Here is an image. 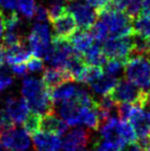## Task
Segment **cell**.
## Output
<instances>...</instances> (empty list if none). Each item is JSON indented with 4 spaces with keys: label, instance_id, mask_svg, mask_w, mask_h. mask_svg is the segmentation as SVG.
I'll return each mask as SVG.
<instances>
[{
    "label": "cell",
    "instance_id": "obj_24",
    "mask_svg": "<svg viewBox=\"0 0 150 151\" xmlns=\"http://www.w3.org/2000/svg\"><path fill=\"white\" fill-rule=\"evenodd\" d=\"M103 75H104L103 67L88 65L85 70L83 71V73H82L81 77H80L79 82L90 86V83H93V82H95L96 80H98L99 78H101Z\"/></svg>",
    "mask_w": 150,
    "mask_h": 151
},
{
    "label": "cell",
    "instance_id": "obj_34",
    "mask_svg": "<svg viewBox=\"0 0 150 151\" xmlns=\"http://www.w3.org/2000/svg\"><path fill=\"white\" fill-rule=\"evenodd\" d=\"M142 3H143V0H131V2L128 3V7L126 8L124 12L131 19L135 20V19H137L141 14Z\"/></svg>",
    "mask_w": 150,
    "mask_h": 151
},
{
    "label": "cell",
    "instance_id": "obj_52",
    "mask_svg": "<svg viewBox=\"0 0 150 151\" xmlns=\"http://www.w3.org/2000/svg\"><path fill=\"white\" fill-rule=\"evenodd\" d=\"M85 151H97V150H94V149H90V150H85Z\"/></svg>",
    "mask_w": 150,
    "mask_h": 151
},
{
    "label": "cell",
    "instance_id": "obj_41",
    "mask_svg": "<svg viewBox=\"0 0 150 151\" xmlns=\"http://www.w3.org/2000/svg\"><path fill=\"white\" fill-rule=\"evenodd\" d=\"M17 0H0V9L2 12L7 10L8 12H16Z\"/></svg>",
    "mask_w": 150,
    "mask_h": 151
},
{
    "label": "cell",
    "instance_id": "obj_53",
    "mask_svg": "<svg viewBox=\"0 0 150 151\" xmlns=\"http://www.w3.org/2000/svg\"><path fill=\"white\" fill-rule=\"evenodd\" d=\"M148 151H150V147H149V148H148Z\"/></svg>",
    "mask_w": 150,
    "mask_h": 151
},
{
    "label": "cell",
    "instance_id": "obj_37",
    "mask_svg": "<svg viewBox=\"0 0 150 151\" xmlns=\"http://www.w3.org/2000/svg\"><path fill=\"white\" fill-rule=\"evenodd\" d=\"M14 127V121L10 119L8 114L4 109H0V133L5 129H8L10 127Z\"/></svg>",
    "mask_w": 150,
    "mask_h": 151
},
{
    "label": "cell",
    "instance_id": "obj_46",
    "mask_svg": "<svg viewBox=\"0 0 150 151\" xmlns=\"http://www.w3.org/2000/svg\"><path fill=\"white\" fill-rule=\"evenodd\" d=\"M4 61H5V48L2 44H0V68L3 67Z\"/></svg>",
    "mask_w": 150,
    "mask_h": 151
},
{
    "label": "cell",
    "instance_id": "obj_9",
    "mask_svg": "<svg viewBox=\"0 0 150 151\" xmlns=\"http://www.w3.org/2000/svg\"><path fill=\"white\" fill-rule=\"evenodd\" d=\"M67 9L73 14L80 30H88L97 22L98 14L96 9L80 0H69L67 3Z\"/></svg>",
    "mask_w": 150,
    "mask_h": 151
},
{
    "label": "cell",
    "instance_id": "obj_2",
    "mask_svg": "<svg viewBox=\"0 0 150 151\" xmlns=\"http://www.w3.org/2000/svg\"><path fill=\"white\" fill-rule=\"evenodd\" d=\"M98 16H100L101 21L108 26L109 37H123L131 36L135 33L134 20L124 12L112 9L109 6V3L98 12Z\"/></svg>",
    "mask_w": 150,
    "mask_h": 151
},
{
    "label": "cell",
    "instance_id": "obj_51",
    "mask_svg": "<svg viewBox=\"0 0 150 151\" xmlns=\"http://www.w3.org/2000/svg\"><path fill=\"white\" fill-rule=\"evenodd\" d=\"M147 58H148V59H149V60H150V52H149V54H148V55H147Z\"/></svg>",
    "mask_w": 150,
    "mask_h": 151
},
{
    "label": "cell",
    "instance_id": "obj_35",
    "mask_svg": "<svg viewBox=\"0 0 150 151\" xmlns=\"http://www.w3.org/2000/svg\"><path fill=\"white\" fill-rule=\"evenodd\" d=\"M26 66H27V69H28V71H30V72L41 71V70L43 69V67H44L42 59L39 58V57L33 56V55L28 59V61L26 62Z\"/></svg>",
    "mask_w": 150,
    "mask_h": 151
},
{
    "label": "cell",
    "instance_id": "obj_43",
    "mask_svg": "<svg viewBox=\"0 0 150 151\" xmlns=\"http://www.w3.org/2000/svg\"><path fill=\"white\" fill-rule=\"evenodd\" d=\"M124 151H148V150L145 149L144 147H142L138 142H135V143L128 144V148Z\"/></svg>",
    "mask_w": 150,
    "mask_h": 151
},
{
    "label": "cell",
    "instance_id": "obj_48",
    "mask_svg": "<svg viewBox=\"0 0 150 151\" xmlns=\"http://www.w3.org/2000/svg\"><path fill=\"white\" fill-rule=\"evenodd\" d=\"M147 113V118H148V123H149V127H150V111L146 112Z\"/></svg>",
    "mask_w": 150,
    "mask_h": 151
},
{
    "label": "cell",
    "instance_id": "obj_36",
    "mask_svg": "<svg viewBox=\"0 0 150 151\" xmlns=\"http://www.w3.org/2000/svg\"><path fill=\"white\" fill-rule=\"evenodd\" d=\"M10 72L11 71H9L8 69L0 68V91L5 90L9 86H11V83L14 82Z\"/></svg>",
    "mask_w": 150,
    "mask_h": 151
},
{
    "label": "cell",
    "instance_id": "obj_23",
    "mask_svg": "<svg viewBox=\"0 0 150 151\" xmlns=\"http://www.w3.org/2000/svg\"><path fill=\"white\" fill-rule=\"evenodd\" d=\"M150 52V40L137 33L133 34V52L132 56H146Z\"/></svg>",
    "mask_w": 150,
    "mask_h": 151
},
{
    "label": "cell",
    "instance_id": "obj_49",
    "mask_svg": "<svg viewBox=\"0 0 150 151\" xmlns=\"http://www.w3.org/2000/svg\"><path fill=\"white\" fill-rule=\"evenodd\" d=\"M0 151H5V150H4L3 145H2V144H1V142H0Z\"/></svg>",
    "mask_w": 150,
    "mask_h": 151
},
{
    "label": "cell",
    "instance_id": "obj_11",
    "mask_svg": "<svg viewBox=\"0 0 150 151\" xmlns=\"http://www.w3.org/2000/svg\"><path fill=\"white\" fill-rule=\"evenodd\" d=\"M90 133L83 127L71 129L63 139V151H82L90 143Z\"/></svg>",
    "mask_w": 150,
    "mask_h": 151
},
{
    "label": "cell",
    "instance_id": "obj_32",
    "mask_svg": "<svg viewBox=\"0 0 150 151\" xmlns=\"http://www.w3.org/2000/svg\"><path fill=\"white\" fill-rule=\"evenodd\" d=\"M138 105L132 103H118L117 104V116L119 120L128 121L131 115L134 112L135 108Z\"/></svg>",
    "mask_w": 150,
    "mask_h": 151
},
{
    "label": "cell",
    "instance_id": "obj_12",
    "mask_svg": "<svg viewBox=\"0 0 150 151\" xmlns=\"http://www.w3.org/2000/svg\"><path fill=\"white\" fill-rule=\"evenodd\" d=\"M4 110L10 119L14 121V123H23L27 116L30 113V108L24 98H16V97H8L5 100Z\"/></svg>",
    "mask_w": 150,
    "mask_h": 151
},
{
    "label": "cell",
    "instance_id": "obj_25",
    "mask_svg": "<svg viewBox=\"0 0 150 151\" xmlns=\"http://www.w3.org/2000/svg\"><path fill=\"white\" fill-rule=\"evenodd\" d=\"M90 34L94 39L99 43H103L109 38V29L108 26L103 21H97L90 29Z\"/></svg>",
    "mask_w": 150,
    "mask_h": 151
},
{
    "label": "cell",
    "instance_id": "obj_20",
    "mask_svg": "<svg viewBox=\"0 0 150 151\" xmlns=\"http://www.w3.org/2000/svg\"><path fill=\"white\" fill-rule=\"evenodd\" d=\"M82 58H83L86 65L99 66V67H103L108 61L107 57L103 52L102 46L99 42L94 43L90 48H88L82 54Z\"/></svg>",
    "mask_w": 150,
    "mask_h": 151
},
{
    "label": "cell",
    "instance_id": "obj_40",
    "mask_svg": "<svg viewBox=\"0 0 150 151\" xmlns=\"http://www.w3.org/2000/svg\"><path fill=\"white\" fill-rule=\"evenodd\" d=\"M131 0H110L109 2V6L114 10H120V12H124L126 8L128 7V3Z\"/></svg>",
    "mask_w": 150,
    "mask_h": 151
},
{
    "label": "cell",
    "instance_id": "obj_8",
    "mask_svg": "<svg viewBox=\"0 0 150 151\" xmlns=\"http://www.w3.org/2000/svg\"><path fill=\"white\" fill-rule=\"evenodd\" d=\"M102 50L108 60L116 59L126 62L132 56L133 52V35L123 37H109L103 42Z\"/></svg>",
    "mask_w": 150,
    "mask_h": 151
},
{
    "label": "cell",
    "instance_id": "obj_22",
    "mask_svg": "<svg viewBox=\"0 0 150 151\" xmlns=\"http://www.w3.org/2000/svg\"><path fill=\"white\" fill-rule=\"evenodd\" d=\"M117 77L113 75H109V74H105L101 78H99L98 80H96L95 82L90 84V88L96 93L99 95H109L111 91H113V88H115V86L117 84Z\"/></svg>",
    "mask_w": 150,
    "mask_h": 151
},
{
    "label": "cell",
    "instance_id": "obj_50",
    "mask_svg": "<svg viewBox=\"0 0 150 151\" xmlns=\"http://www.w3.org/2000/svg\"><path fill=\"white\" fill-rule=\"evenodd\" d=\"M143 17H144V16H143ZM145 17H146V18H148L149 20H150V12H149V14H146V16H145Z\"/></svg>",
    "mask_w": 150,
    "mask_h": 151
},
{
    "label": "cell",
    "instance_id": "obj_29",
    "mask_svg": "<svg viewBox=\"0 0 150 151\" xmlns=\"http://www.w3.org/2000/svg\"><path fill=\"white\" fill-rule=\"evenodd\" d=\"M134 31L150 40V20L146 17L139 16L134 20Z\"/></svg>",
    "mask_w": 150,
    "mask_h": 151
},
{
    "label": "cell",
    "instance_id": "obj_15",
    "mask_svg": "<svg viewBox=\"0 0 150 151\" xmlns=\"http://www.w3.org/2000/svg\"><path fill=\"white\" fill-rule=\"evenodd\" d=\"M41 80L50 91L67 82L74 81L71 74L67 70L55 67H48L44 69Z\"/></svg>",
    "mask_w": 150,
    "mask_h": 151
},
{
    "label": "cell",
    "instance_id": "obj_19",
    "mask_svg": "<svg viewBox=\"0 0 150 151\" xmlns=\"http://www.w3.org/2000/svg\"><path fill=\"white\" fill-rule=\"evenodd\" d=\"M94 37L88 30H77L69 39L70 44L76 52L82 55L94 44Z\"/></svg>",
    "mask_w": 150,
    "mask_h": 151
},
{
    "label": "cell",
    "instance_id": "obj_33",
    "mask_svg": "<svg viewBox=\"0 0 150 151\" xmlns=\"http://www.w3.org/2000/svg\"><path fill=\"white\" fill-rule=\"evenodd\" d=\"M67 10H68L67 9V5H64V4H52V5L47 8L48 21H50V23H52L54 21H56L57 19L62 17L64 14H66Z\"/></svg>",
    "mask_w": 150,
    "mask_h": 151
},
{
    "label": "cell",
    "instance_id": "obj_21",
    "mask_svg": "<svg viewBox=\"0 0 150 151\" xmlns=\"http://www.w3.org/2000/svg\"><path fill=\"white\" fill-rule=\"evenodd\" d=\"M78 88L71 82H67L58 88L50 91V97L55 105H60L65 101H68L74 98Z\"/></svg>",
    "mask_w": 150,
    "mask_h": 151
},
{
    "label": "cell",
    "instance_id": "obj_4",
    "mask_svg": "<svg viewBox=\"0 0 150 151\" xmlns=\"http://www.w3.org/2000/svg\"><path fill=\"white\" fill-rule=\"evenodd\" d=\"M109 95L117 103H132L144 108L147 102V91H143L126 79H120Z\"/></svg>",
    "mask_w": 150,
    "mask_h": 151
},
{
    "label": "cell",
    "instance_id": "obj_26",
    "mask_svg": "<svg viewBox=\"0 0 150 151\" xmlns=\"http://www.w3.org/2000/svg\"><path fill=\"white\" fill-rule=\"evenodd\" d=\"M119 133H120L121 138L126 143V145L135 143V142H137V140H138V137H137V135H136V132H135L134 127H133L132 123H131L130 121L120 120Z\"/></svg>",
    "mask_w": 150,
    "mask_h": 151
},
{
    "label": "cell",
    "instance_id": "obj_30",
    "mask_svg": "<svg viewBox=\"0 0 150 151\" xmlns=\"http://www.w3.org/2000/svg\"><path fill=\"white\" fill-rule=\"evenodd\" d=\"M17 8H19L25 18L31 20L34 17L36 9L35 0H17Z\"/></svg>",
    "mask_w": 150,
    "mask_h": 151
},
{
    "label": "cell",
    "instance_id": "obj_44",
    "mask_svg": "<svg viewBox=\"0 0 150 151\" xmlns=\"http://www.w3.org/2000/svg\"><path fill=\"white\" fill-rule=\"evenodd\" d=\"M150 12V0H143L142 3V10H141L140 16H146Z\"/></svg>",
    "mask_w": 150,
    "mask_h": 151
},
{
    "label": "cell",
    "instance_id": "obj_5",
    "mask_svg": "<svg viewBox=\"0 0 150 151\" xmlns=\"http://www.w3.org/2000/svg\"><path fill=\"white\" fill-rule=\"evenodd\" d=\"M0 142L8 151H34V145L25 129L12 127L0 133Z\"/></svg>",
    "mask_w": 150,
    "mask_h": 151
},
{
    "label": "cell",
    "instance_id": "obj_45",
    "mask_svg": "<svg viewBox=\"0 0 150 151\" xmlns=\"http://www.w3.org/2000/svg\"><path fill=\"white\" fill-rule=\"evenodd\" d=\"M4 31H5V27H4V12L0 9V41L2 39Z\"/></svg>",
    "mask_w": 150,
    "mask_h": 151
},
{
    "label": "cell",
    "instance_id": "obj_39",
    "mask_svg": "<svg viewBox=\"0 0 150 151\" xmlns=\"http://www.w3.org/2000/svg\"><path fill=\"white\" fill-rule=\"evenodd\" d=\"M10 71L11 73H14L17 76H26L28 73V69H27V66L24 63L21 64H14V65H10Z\"/></svg>",
    "mask_w": 150,
    "mask_h": 151
},
{
    "label": "cell",
    "instance_id": "obj_16",
    "mask_svg": "<svg viewBox=\"0 0 150 151\" xmlns=\"http://www.w3.org/2000/svg\"><path fill=\"white\" fill-rule=\"evenodd\" d=\"M31 136L35 151H60L62 148V140L60 139V136L42 131Z\"/></svg>",
    "mask_w": 150,
    "mask_h": 151
},
{
    "label": "cell",
    "instance_id": "obj_10",
    "mask_svg": "<svg viewBox=\"0 0 150 151\" xmlns=\"http://www.w3.org/2000/svg\"><path fill=\"white\" fill-rule=\"evenodd\" d=\"M88 109V107H83L82 105H80L76 100L71 99L61 103L59 105L58 112L61 117L66 121L67 124L76 127L82 123V118Z\"/></svg>",
    "mask_w": 150,
    "mask_h": 151
},
{
    "label": "cell",
    "instance_id": "obj_14",
    "mask_svg": "<svg viewBox=\"0 0 150 151\" xmlns=\"http://www.w3.org/2000/svg\"><path fill=\"white\" fill-rule=\"evenodd\" d=\"M119 118L112 116L105 123L101 125V135H102L104 141H107L113 145L117 146L119 149L123 150L126 143L121 138L119 133Z\"/></svg>",
    "mask_w": 150,
    "mask_h": 151
},
{
    "label": "cell",
    "instance_id": "obj_42",
    "mask_svg": "<svg viewBox=\"0 0 150 151\" xmlns=\"http://www.w3.org/2000/svg\"><path fill=\"white\" fill-rule=\"evenodd\" d=\"M85 2L93 8H95L97 14H98L101 9H103L110 2V0H85Z\"/></svg>",
    "mask_w": 150,
    "mask_h": 151
},
{
    "label": "cell",
    "instance_id": "obj_13",
    "mask_svg": "<svg viewBox=\"0 0 150 151\" xmlns=\"http://www.w3.org/2000/svg\"><path fill=\"white\" fill-rule=\"evenodd\" d=\"M54 35L52 37L69 40L77 31V23L71 12H66L52 23Z\"/></svg>",
    "mask_w": 150,
    "mask_h": 151
},
{
    "label": "cell",
    "instance_id": "obj_7",
    "mask_svg": "<svg viewBox=\"0 0 150 151\" xmlns=\"http://www.w3.org/2000/svg\"><path fill=\"white\" fill-rule=\"evenodd\" d=\"M74 52L75 50H73L69 40L52 37V43L44 57V60L52 67L65 69Z\"/></svg>",
    "mask_w": 150,
    "mask_h": 151
},
{
    "label": "cell",
    "instance_id": "obj_6",
    "mask_svg": "<svg viewBox=\"0 0 150 151\" xmlns=\"http://www.w3.org/2000/svg\"><path fill=\"white\" fill-rule=\"evenodd\" d=\"M50 32L45 23L36 22L31 27V31L27 37V43L29 45L33 56L44 58L50 46Z\"/></svg>",
    "mask_w": 150,
    "mask_h": 151
},
{
    "label": "cell",
    "instance_id": "obj_17",
    "mask_svg": "<svg viewBox=\"0 0 150 151\" xmlns=\"http://www.w3.org/2000/svg\"><path fill=\"white\" fill-rule=\"evenodd\" d=\"M31 56H32V52L27 43V39L21 43L5 48V61L7 62L8 65L27 62Z\"/></svg>",
    "mask_w": 150,
    "mask_h": 151
},
{
    "label": "cell",
    "instance_id": "obj_47",
    "mask_svg": "<svg viewBox=\"0 0 150 151\" xmlns=\"http://www.w3.org/2000/svg\"><path fill=\"white\" fill-rule=\"evenodd\" d=\"M52 4H64V5H67L69 0H48Z\"/></svg>",
    "mask_w": 150,
    "mask_h": 151
},
{
    "label": "cell",
    "instance_id": "obj_3",
    "mask_svg": "<svg viewBox=\"0 0 150 151\" xmlns=\"http://www.w3.org/2000/svg\"><path fill=\"white\" fill-rule=\"evenodd\" d=\"M123 72L126 79L141 90L150 88V60L146 56L131 57L124 64Z\"/></svg>",
    "mask_w": 150,
    "mask_h": 151
},
{
    "label": "cell",
    "instance_id": "obj_38",
    "mask_svg": "<svg viewBox=\"0 0 150 151\" xmlns=\"http://www.w3.org/2000/svg\"><path fill=\"white\" fill-rule=\"evenodd\" d=\"M34 18L38 23H44L48 20V12L43 5H38L36 6L35 9Z\"/></svg>",
    "mask_w": 150,
    "mask_h": 151
},
{
    "label": "cell",
    "instance_id": "obj_1",
    "mask_svg": "<svg viewBox=\"0 0 150 151\" xmlns=\"http://www.w3.org/2000/svg\"><path fill=\"white\" fill-rule=\"evenodd\" d=\"M23 98L27 101L32 112L40 115L55 113V104L48 90L41 79L25 77L22 86Z\"/></svg>",
    "mask_w": 150,
    "mask_h": 151
},
{
    "label": "cell",
    "instance_id": "obj_18",
    "mask_svg": "<svg viewBox=\"0 0 150 151\" xmlns=\"http://www.w3.org/2000/svg\"><path fill=\"white\" fill-rule=\"evenodd\" d=\"M67 129H68V124L66 121L61 119L55 113L41 115L40 131L55 134L57 136H62L66 133Z\"/></svg>",
    "mask_w": 150,
    "mask_h": 151
},
{
    "label": "cell",
    "instance_id": "obj_27",
    "mask_svg": "<svg viewBox=\"0 0 150 151\" xmlns=\"http://www.w3.org/2000/svg\"><path fill=\"white\" fill-rule=\"evenodd\" d=\"M82 123L84 125L92 129L94 131H97L101 127V120L99 117V113L97 107L95 108H88V111L85 112L83 118H82Z\"/></svg>",
    "mask_w": 150,
    "mask_h": 151
},
{
    "label": "cell",
    "instance_id": "obj_31",
    "mask_svg": "<svg viewBox=\"0 0 150 151\" xmlns=\"http://www.w3.org/2000/svg\"><path fill=\"white\" fill-rule=\"evenodd\" d=\"M126 62L121 60H116V59H110L106 62L104 66H103V70H104L105 74H109V75L116 76L121 72L123 69Z\"/></svg>",
    "mask_w": 150,
    "mask_h": 151
},
{
    "label": "cell",
    "instance_id": "obj_28",
    "mask_svg": "<svg viewBox=\"0 0 150 151\" xmlns=\"http://www.w3.org/2000/svg\"><path fill=\"white\" fill-rule=\"evenodd\" d=\"M40 122H41V115L30 111V113L23 122V124H24V129H26L27 133L33 135V134L40 131Z\"/></svg>",
    "mask_w": 150,
    "mask_h": 151
}]
</instances>
